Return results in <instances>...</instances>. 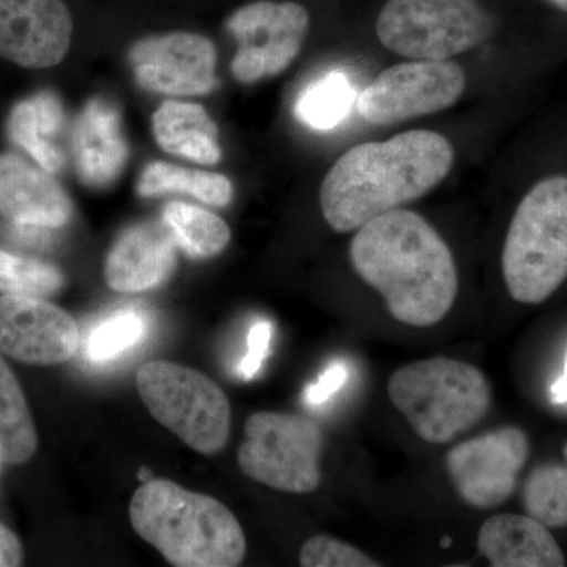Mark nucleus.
<instances>
[{
	"mask_svg": "<svg viewBox=\"0 0 567 567\" xmlns=\"http://www.w3.org/2000/svg\"><path fill=\"white\" fill-rule=\"evenodd\" d=\"M354 274L382 295L399 322H442L456 301L457 267L450 246L423 216L395 208L361 226L350 244Z\"/></svg>",
	"mask_w": 567,
	"mask_h": 567,
	"instance_id": "obj_1",
	"label": "nucleus"
},
{
	"mask_svg": "<svg viewBox=\"0 0 567 567\" xmlns=\"http://www.w3.org/2000/svg\"><path fill=\"white\" fill-rule=\"evenodd\" d=\"M453 164L451 142L427 130L357 145L324 177L320 188L324 221L336 233H353L377 216L431 193Z\"/></svg>",
	"mask_w": 567,
	"mask_h": 567,
	"instance_id": "obj_2",
	"label": "nucleus"
},
{
	"mask_svg": "<svg viewBox=\"0 0 567 567\" xmlns=\"http://www.w3.org/2000/svg\"><path fill=\"white\" fill-rule=\"evenodd\" d=\"M134 532L177 567H235L246 536L229 507L167 480L147 481L130 503Z\"/></svg>",
	"mask_w": 567,
	"mask_h": 567,
	"instance_id": "obj_3",
	"label": "nucleus"
},
{
	"mask_svg": "<svg viewBox=\"0 0 567 567\" xmlns=\"http://www.w3.org/2000/svg\"><path fill=\"white\" fill-rule=\"evenodd\" d=\"M388 395L415 434L432 445H446L472 431L492 404L491 385L480 369L443 357L398 369Z\"/></svg>",
	"mask_w": 567,
	"mask_h": 567,
	"instance_id": "obj_4",
	"label": "nucleus"
},
{
	"mask_svg": "<svg viewBox=\"0 0 567 567\" xmlns=\"http://www.w3.org/2000/svg\"><path fill=\"white\" fill-rule=\"evenodd\" d=\"M507 292L539 305L567 279V175L536 183L518 204L502 256Z\"/></svg>",
	"mask_w": 567,
	"mask_h": 567,
	"instance_id": "obj_5",
	"label": "nucleus"
},
{
	"mask_svg": "<svg viewBox=\"0 0 567 567\" xmlns=\"http://www.w3.org/2000/svg\"><path fill=\"white\" fill-rule=\"evenodd\" d=\"M136 386L152 416L197 453L215 456L229 443V401L203 372L151 361L137 371Z\"/></svg>",
	"mask_w": 567,
	"mask_h": 567,
	"instance_id": "obj_6",
	"label": "nucleus"
},
{
	"mask_svg": "<svg viewBox=\"0 0 567 567\" xmlns=\"http://www.w3.org/2000/svg\"><path fill=\"white\" fill-rule=\"evenodd\" d=\"M375 31L402 58L450 61L484 43L491 20L477 0H388Z\"/></svg>",
	"mask_w": 567,
	"mask_h": 567,
	"instance_id": "obj_7",
	"label": "nucleus"
},
{
	"mask_svg": "<svg viewBox=\"0 0 567 567\" xmlns=\"http://www.w3.org/2000/svg\"><path fill=\"white\" fill-rule=\"evenodd\" d=\"M323 432L305 416L259 412L245 424V442L238 450V466L256 483L305 495L322 483L320 456Z\"/></svg>",
	"mask_w": 567,
	"mask_h": 567,
	"instance_id": "obj_8",
	"label": "nucleus"
},
{
	"mask_svg": "<svg viewBox=\"0 0 567 567\" xmlns=\"http://www.w3.org/2000/svg\"><path fill=\"white\" fill-rule=\"evenodd\" d=\"M466 87L465 71L451 61H412L383 70L358 95L361 117L388 126L454 106Z\"/></svg>",
	"mask_w": 567,
	"mask_h": 567,
	"instance_id": "obj_9",
	"label": "nucleus"
},
{
	"mask_svg": "<svg viewBox=\"0 0 567 567\" xmlns=\"http://www.w3.org/2000/svg\"><path fill=\"white\" fill-rule=\"evenodd\" d=\"M227 31L237 40L233 74L241 84L282 73L303 48L309 13L297 2L259 0L235 11Z\"/></svg>",
	"mask_w": 567,
	"mask_h": 567,
	"instance_id": "obj_10",
	"label": "nucleus"
},
{
	"mask_svg": "<svg viewBox=\"0 0 567 567\" xmlns=\"http://www.w3.org/2000/svg\"><path fill=\"white\" fill-rule=\"evenodd\" d=\"M529 440L516 425L495 429L458 443L446 454V470L457 494L476 509H494L517 491L527 465Z\"/></svg>",
	"mask_w": 567,
	"mask_h": 567,
	"instance_id": "obj_11",
	"label": "nucleus"
},
{
	"mask_svg": "<svg viewBox=\"0 0 567 567\" xmlns=\"http://www.w3.org/2000/svg\"><path fill=\"white\" fill-rule=\"evenodd\" d=\"M81 346L76 320L47 298L0 295V353L31 365H58Z\"/></svg>",
	"mask_w": 567,
	"mask_h": 567,
	"instance_id": "obj_12",
	"label": "nucleus"
},
{
	"mask_svg": "<svg viewBox=\"0 0 567 567\" xmlns=\"http://www.w3.org/2000/svg\"><path fill=\"white\" fill-rule=\"evenodd\" d=\"M142 87L164 95H205L216 87V48L196 33L151 37L130 51Z\"/></svg>",
	"mask_w": 567,
	"mask_h": 567,
	"instance_id": "obj_13",
	"label": "nucleus"
},
{
	"mask_svg": "<svg viewBox=\"0 0 567 567\" xmlns=\"http://www.w3.org/2000/svg\"><path fill=\"white\" fill-rule=\"evenodd\" d=\"M73 20L62 0H0V58L51 69L69 54Z\"/></svg>",
	"mask_w": 567,
	"mask_h": 567,
	"instance_id": "obj_14",
	"label": "nucleus"
},
{
	"mask_svg": "<svg viewBox=\"0 0 567 567\" xmlns=\"http://www.w3.org/2000/svg\"><path fill=\"white\" fill-rule=\"evenodd\" d=\"M0 216L17 226L61 229L73 216V204L51 173L14 153H2Z\"/></svg>",
	"mask_w": 567,
	"mask_h": 567,
	"instance_id": "obj_15",
	"label": "nucleus"
},
{
	"mask_svg": "<svg viewBox=\"0 0 567 567\" xmlns=\"http://www.w3.org/2000/svg\"><path fill=\"white\" fill-rule=\"evenodd\" d=\"M166 224L145 223L123 233L104 264V278L115 292L141 293L162 286L177 264Z\"/></svg>",
	"mask_w": 567,
	"mask_h": 567,
	"instance_id": "obj_16",
	"label": "nucleus"
},
{
	"mask_svg": "<svg viewBox=\"0 0 567 567\" xmlns=\"http://www.w3.org/2000/svg\"><path fill=\"white\" fill-rule=\"evenodd\" d=\"M71 151L85 185L95 188L111 185L128 158V145L115 106L102 99L92 100L74 125Z\"/></svg>",
	"mask_w": 567,
	"mask_h": 567,
	"instance_id": "obj_17",
	"label": "nucleus"
},
{
	"mask_svg": "<svg viewBox=\"0 0 567 567\" xmlns=\"http://www.w3.org/2000/svg\"><path fill=\"white\" fill-rule=\"evenodd\" d=\"M477 550L494 567H563L565 554L543 522L520 514H496L477 535Z\"/></svg>",
	"mask_w": 567,
	"mask_h": 567,
	"instance_id": "obj_18",
	"label": "nucleus"
},
{
	"mask_svg": "<svg viewBox=\"0 0 567 567\" xmlns=\"http://www.w3.org/2000/svg\"><path fill=\"white\" fill-rule=\"evenodd\" d=\"M63 130L65 112L54 93H37L10 112V140L51 174L62 171L66 163L65 148L61 144Z\"/></svg>",
	"mask_w": 567,
	"mask_h": 567,
	"instance_id": "obj_19",
	"label": "nucleus"
},
{
	"mask_svg": "<svg viewBox=\"0 0 567 567\" xmlns=\"http://www.w3.org/2000/svg\"><path fill=\"white\" fill-rule=\"evenodd\" d=\"M153 134L173 155L212 166L221 159L218 128L199 104L166 102L153 114Z\"/></svg>",
	"mask_w": 567,
	"mask_h": 567,
	"instance_id": "obj_20",
	"label": "nucleus"
},
{
	"mask_svg": "<svg viewBox=\"0 0 567 567\" xmlns=\"http://www.w3.org/2000/svg\"><path fill=\"white\" fill-rule=\"evenodd\" d=\"M39 447L35 423L17 375L0 354V462L24 465Z\"/></svg>",
	"mask_w": 567,
	"mask_h": 567,
	"instance_id": "obj_21",
	"label": "nucleus"
},
{
	"mask_svg": "<svg viewBox=\"0 0 567 567\" xmlns=\"http://www.w3.org/2000/svg\"><path fill=\"white\" fill-rule=\"evenodd\" d=\"M137 193L144 197L169 193L189 194L213 207H226L233 200V183L221 174L183 169L174 164L155 162L141 175Z\"/></svg>",
	"mask_w": 567,
	"mask_h": 567,
	"instance_id": "obj_22",
	"label": "nucleus"
},
{
	"mask_svg": "<svg viewBox=\"0 0 567 567\" xmlns=\"http://www.w3.org/2000/svg\"><path fill=\"white\" fill-rule=\"evenodd\" d=\"M163 223L169 227L175 244L193 259H210L229 245V226L215 213L194 205L173 203L163 212Z\"/></svg>",
	"mask_w": 567,
	"mask_h": 567,
	"instance_id": "obj_23",
	"label": "nucleus"
},
{
	"mask_svg": "<svg viewBox=\"0 0 567 567\" xmlns=\"http://www.w3.org/2000/svg\"><path fill=\"white\" fill-rule=\"evenodd\" d=\"M353 100L354 89L349 78L341 71H330L306 85L298 96L295 112L298 121L309 128L328 132L349 115Z\"/></svg>",
	"mask_w": 567,
	"mask_h": 567,
	"instance_id": "obj_24",
	"label": "nucleus"
},
{
	"mask_svg": "<svg viewBox=\"0 0 567 567\" xmlns=\"http://www.w3.org/2000/svg\"><path fill=\"white\" fill-rule=\"evenodd\" d=\"M522 499L528 516L547 528L567 527V466H536L525 481Z\"/></svg>",
	"mask_w": 567,
	"mask_h": 567,
	"instance_id": "obj_25",
	"label": "nucleus"
},
{
	"mask_svg": "<svg viewBox=\"0 0 567 567\" xmlns=\"http://www.w3.org/2000/svg\"><path fill=\"white\" fill-rule=\"evenodd\" d=\"M147 322L141 312L126 309L117 311L89 331L84 354L93 364H107L130 352L147 333Z\"/></svg>",
	"mask_w": 567,
	"mask_h": 567,
	"instance_id": "obj_26",
	"label": "nucleus"
},
{
	"mask_svg": "<svg viewBox=\"0 0 567 567\" xmlns=\"http://www.w3.org/2000/svg\"><path fill=\"white\" fill-rule=\"evenodd\" d=\"M63 284L65 278L54 265L0 249V295L48 298Z\"/></svg>",
	"mask_w": 567,
	"mask_h": 567,
	"instance_id": "obj_27",
	"label": "nucleus"
},
{
	"mask_svg": "<svg viewBox=\"0 0 567 567\" xmlns=\"http://www.w3.org/2000/svg\"><path fill=\"white\" fill-rule=\"evenodd\" d=\"M300 565L305 567H377L379 563L360 548L330 536H312L300 551Z\"/></svg>",
	"mask_w": 567,
	"mask_h": 567,
	"instance_id": "obj_28",
	"label": "nucleus"
},
{
	"mask_svg": "<svg viewBox=\"0 0 567 567\" xmlns=\"http://www.w3.org/2000/svg\"><path fill=\"white\" fill-rule=\"evenodd\" d=\"M271 336H274V324L268 320H259L249 330L248 352H246L240 368H238L246 382L252 380L262 369L264 361L267 360L268 353H270Z\"/></svg>",
	"mask_w": 567,
	"mask_h": 567,
	"instance_id": "obj_29",
	"label": "nucleus"
},
{
	"mask_svg": "<svg viewBox=\"0 0 567 567\" xmlns=\"http://www.w3.org/2000/svg\"><path fill=\"white\" fill-rule=\"evenodd\" d=\"M347 377L349 371L341 361L328 365L327 371L317 379V382L306 388L305 401L312 406L324 404L331 395L346 385Z\"/></svg>",
	"mask_w": 567,
	"mask_h": 567,
	"instance_id": "obj_30",
	"label": "nucleus"
},
{
	"mask_svg": "<svg viewBox=\"0 0 567 567\" xmlns=\"http://www.w3.org/2000/svg\"><path fill=\"white\" fill-rule=\"evenodd\" d=\"M24 561L20 537L7 525L0 524V567H18Z\"/></svg>",
	"mask_w": 567,
	"mask_h": 567,
	"instance_id": "obj_31",
	"label": "nucleus"
},
{
	"mask_svg": "<svg viewBox=\"0 0 567 567\" xmlns=\"http://www.w3.org/2000/svg\"><path fill=\"white\" fill-rule=\"evenodd\" d=\"M551 401L555 404L567 405V354H566V363L565 371H563V375L559 377L557 382L554 383L550 390Z\"/></svg>",
	"mask_w": 567,
	"mask_h": 567,
	"instance_id": "obj_32",
	"label": "nucleus"
},
{
	"mask_svg": "<svg viewBox=\"0 0 567 567\" xmlns=\"http://www.w3.org/2000/svg\"><path fill=\"white\" fill-rule=\"evenodd\" d=\"M554 6H557L558 9L567 11V0H550Z\"/></svg>",
	"mask_w": 567,
	"mask_h": 567,
	"instance_id": "obj_33",
	"label": "nucleus"
},
{
	"mask_svg": "<svg viewBox=\"0 0 567 567\" xmlns=\"http://www.w3.org/2000/svg\"><path fill=\"white\" fill-rule=\"evenodd\" d=\"M450 544H451V540H450V539H445V540H443V546H450Z\"/></svg>",
	"mask_w": 567,
	"mask_h": 567,
	"instance_id": "obj_34",
	"label": "nucleus"
},
{
	"mask_svg": "<svg viewBox=\"0 0 567 567\" xmlns=\"http://www.w3.org/2000/svg\"><path fill=\"white\" fill-rule=\"evenodd\" d=\"M565 457H566V461H567V445L565 446Z\"/></svg>",
	"mask_w": 567,
	"mask_h": 567,
	"instance_id": "obj_35",
	"label": "nucleus"
}]
</instances>
